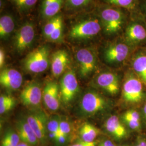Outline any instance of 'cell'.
Returning <instances> with one entry per match:
<instances>
[{
	"label": "cell",
	"mask_w": 146,
	"mask_h": 146,
	"mask_svg": "<svg viewBox=\"0 0 146 146\" xmlns=\"http://www.w3.org/2000/svg\"><path fill=\"white\" fill-rule=\"evenodd\" d=\"M49 64V49L46 46L37 47L31 51L27 55L23 63L27 71L33 73L45 71Z\"/></svg>",
	"instance_id": "cell-1"
},
{
	"label": "cell",
	"mask_w": 146,
	"mask_h": 146,
	"mask_svg": "<svg viewBox=\"0 0 146 146\" xmlns=\"http://www.w3.org/2000/svg\"><path fill=\"white\" fill-rule=\"evenodd\" d=\"M101 23L95 18L84 19L75 23L70 29V38L78 40H86L95 36L101 30Z\"/></svg>",
	"instance_id": "cell-2"
},
{
	"label": "cell",
	"mask_w": 146,
	"mask_h": 146,
	"mask_svg": "<svg viewBox=\"0 0 146 146\" xmlns=\"http://www.w3.org/2000/svg\"><path fill=\"white\" fill-rule=\"evenodd\" d=\"M101 24L104 31L108 35L117 33L122 29L125 22L122 11L111 8H106L100 13Z\"/></svg>",
	"instance_id": "cell-3"
},
{
	"label": "cell",
	"mask_w": 146,
	"mask_h": 146,
	"mask_svg": "<svg viewBox=\"0 0 146 146\" xmlns=\"http://www.w3.org/2000/svg\"><path fill=\"white\" fill-rule=\"evenodd\" d=\"M60 97L63 102L67 104L70 102L78 92V81L75 73L70 70L64 74L60 82Z\"/></svg>",
	"instance_id": "cell-4"
},
{
	"label": "cell",
	"mask_w": 146,
	"mask_h": 146,
	"mask_svg": "<svg viewBox=\"0 0 146 146\" xmlns=\"http://www.w3.org/2000/svg\"><path fill=\"white\" fill-rule=\"evenodd\" d=\"M122 97L127 102L137 103L141 101L143 97L141 81L133 76H129L123 86Z\"/></svg>",
	"instance_id": "cell-5"
},
{
	"label": "cell",
	"mask_w": 146,
	"mask_h": 146,
	"mask_svg": "<svg viewBox=\"0 0 146 146\" xmlns=\"http://www.w3.org/2000/svg\"><path fill=\"white\" fill-rule=\"evenodd\" d=\"M107 105L106 100L100 94L88 92L84 95L82 99L81 108L86 114H94L104 110Z\"/></svg>",
	"instance_id": "cell-6"
},
{
	"label": "cell",
	"mask_w": 146,
	"mask_h": 146,
	"mask_svg": "<svg viewBox=\"0 0 146 146\" xmlns=\"http://www.w3.org/2000/svg\"><path fill=\"white\" fill-rule=\"evenodd\" d=\"M35 34V28L32 23L27 22L22 25L16 32L14 37L16 49L20 52L28 48L34 40Z\"/></svg>",
	"instance_id": "cell-7"
},
{
	"label": "cell",
	"mask_w": 146,
	"mask_h": 146,
	"mask_svg": "<svg viewBox=\"0 0 146 146\" xmlns=\"http://www.w3.org/2000/svg\"><path fill=\"white\" fill-rule=\"evenodd\" d=\"M43 35L50 41L61 42L63 36V21L62 16H55L49 19L43 29Z\"/></svg>",
	"instance_id": "cell-8"
},
{
	"label": "cell",
	"mask_w": 146,
	"mask_h": 146,
	"mask_svg": "<svg viewBox=\"0 0 146 146\" xmlns=\"http://www.w3.org/2000/svg\"><path fill=\"white\" fill-rule=\"evenodd\" d=\"M76 57L81 76H88L96 67V59L94 53L88 49L83 48L77 52Z\"/></svg>",
	"instance_id": "cell-9"
},
{
	"label": "cell",
	"mask_w": 146,
	"mask_h": 146,
	"mask_svg": "<svg viewBox=\"0 0 146 146\" xmlns=\"http://www.w3.org/2000/svg\"><path fill=\"white\" fill-rule=\"evenodd\" d=\"M43 98V91L36 82H31L23 89L20 94L22 104L27 107H37Z\"/></svg>",
	"instance_id": "cell-10"
},
{
	"label": "cell",
	"mask_w": 146,
	"mask_h": 146,
	"mask_svg": "<svg viewBox=\"0 0 146 146\" xmlns=\"http://www.w3.org/2000/svg\"><path fill=\"white\" fill-rule=\"evenodd\" d=\"M59 87L56 82H48L43 90V100L49 110L56 111L60 106Z\"/></svg>",
	"instance_id": "cell-11"
},
{
	"label": "cell",
	"mask_w": 146,
	"mask_h": 146,
	"mask_svg": "<svg viewBox=\"0 0 146 146\" xmlns=\"http://www.w3.org/2000/svg\"><path fill=\"white\" fill-rule=\"evenodd\" d=\"M22 80L21 73L14 68H5L0 73L1 85L10 90H16L20 88Z\"/></svg>",
	"instance_id": "cell-12"
},
{
	"label": "cell",
	"mask_w": 146,
	"mask_h": 146,
	"mask_svg": "<svg viewBox=\"0 0 146 146\" xmlns=\"http://www.w3.org/2000/svg\"><path fill=\"white\" fill-rule=\"evenodd\" d=\"M129 52L128 46L122 43L110 45L104 52V58L110 63H120L125 61Z\"/></svg>",
	"instance_id": "cell-13"
},
{
	"label": "cell",
	"mask_w": 146,
	"mask_h": 146,
	"mask_svg": "<svg viewBox=\"0 0 146 146\" xmlns=\"http://www.w3.org/2000/svg\"><path fill=\"white\" fill-rule=\"evenodd\" d=\"M26 121L38 140L44 141L46 136L45 116L41 113H33L27 116Z\"/></svg>",
	"instance_id": "cell-14"
},
{
	"label": "cell",
	"mask_w": 146,
	"mask_h": 146,
	"mask_svg": "<svg viewBox=\"0 0 146 146\" xmlns=\"http://www.w3.org/2000/svg\"><path fill=\"white\" fill-rule=\"evenodd\" d=\"M96 82L101 88L110 94L115 95L119 91V79L114 73H101L96 78Z\"/></svg>",
	"instance_id": "cell-15"
},
{
	"label": "cell",
	"mask_w": 146,
	"mask_h": 146,
	"mask_svg": "<svg viewBox=\"0 0 146 146\" xmlns=\"http://www.w3.org/2000/svg\"><path fill=\"white\" fill-rule=\"evenodd\" d=\"M69 63V55L66 50L61 49L54 52L51 62L52 75L55 77L60 76L67 67Z\"/></svg>",
	"instance_id": "cell-16"
},
{
	"label": "cell",
	"mask_w": 146,
	"mask_h": 146,
	"mask_svg": "<svg viewBox=\"0 0 146 146\" xmlns=\"http://www.w3.org/2000/svg\"><path fill=\"white\" fill-rule=\"evenodd\" d=\"M127 40L131 43H137L146 39V29L139 23H132L125 31Z\"/></svg>",
	"instance_id": "cell-17"
},
{
	"label": "cell",
	"mask_w": 146,
	"mask_h": 146,
	"mask_svg": "<svg viewBox=\"0 0 146 146\" xmlns=\"http://www.w3.org/2000/svg\"><path fill=\"white\" fill-rule=\"evenodd\" d=\"M104 127L107 131L116 139H122L127 135L125 127L116 115L110 116L106 121Z\"/></svg>",
	"instance_id": "cell-18"
},
{
	"label": "cell",
	"mask_w": 146,
	"mask_h": 146,
	"mask_svg": "<svg viewBox=\"0 0 146 146\" xmlns=\"http://www.w3.org/2000/svg\"><path fill=\"white\" fill-rule=\"evenodd\" d=\"M17 127L18 131L17 134L22 142L31 146H36L38 144L39 140L27 121H20Z\"/></svg>",
	"instance_id": "cell-19"
},
{
	"label": "cell",
	"mask_w": 146,
	"mask_h": 146,
	"mask_svg": "<svg viewBox=\"0 0 146 146\" xmlns=\"http://www.w3.org/2000/svg\"><path fill=\"white\" fill-rule=\"evenodd\" d=\"M64 0H43L41 7V14L44 19H50L58 15Z\"/></svg>",
	"instance_id": "cell-20"
},
{
	"label": "cell",
	"mask_w": 146,
	"mask_h": 146,
	"mask_svg": "<svg viewBox=\"0 0 146 146\" xmlns=\"http://www.w3.org/2000/svg\"><path fill=\"white\" fill-rule=\"evenodd\" d=\"M15 27V21L12 16L6 14L0 18V37L5 39L11 35Z\"/></svg>",
	"instance_id": "cell-21"
},
{
	"label": "cell",
	"mask_w": 146,
	"mask_h": 146,
	"mask_svg": "<svg viewBox=\"0 0 146 146\" xmlns=\"http://www.w3.org/2000/svg\"><path fill=\"white\" fill-rule=\"evenodd\" d=\"M100 131L98 128L90 123H84L79 131V135L81 140L84 142H92L99 135Z\"/></svg>",
	"instance_id": "cell-22"
},
{
	"label": "cell",
	"mask_w": 146,
	"mask_h": 146,
	"mask_svg": "<svg viewBox=\"0 0 146 146\" xmlns=\"http://www.w3.org/2000/svg\"><path fill=\"white\" fill-rule=\"evenodd\" d=\"M133 66L136 73L146 84V55H137L133 60Z\"/></svg>",
	"instance_id": "cell-23"
},
{
	"label": "cell",
	"mask_w": 146,
	"mask_h": 146,
	"mask_svg": "<svg viewBox=\"0 0 146 146\" xmlns=\"http://www.w3.org/2000/svg\"><path fill=\"white\" fill-rule=\"evenodd\" d=\"M111 5L125 8L127 9H133L135 7L137 0H105Z\"/></svg>",
	"instance_id": "cell-24"
},
{
	"label": "cell",
	"mask_w": 146,
	"mask_h": 146,
	"mask_svg": "<svg viewBox=\"0 0 146 146\" xmlns=\"http://www.w3.org/2000/svg\"><path fill=\"white\" fill-rule=\"evenodd\" d=\"M20 11H25L31 9L36 3L37 0H12Z\"/></svg>",
	"instance_id": "cell-25"
},
{
	"label": "cell",
	"mask_w": 146,
	"mask_h": 146,
	"mask_svg": "<svg viewBox=\"0 0 146 146\" xmlns=\"http://www.w3.org/2000/svg\"><path fill=\"white\" fill-rule=\"evenodd\" d=\"M92 0H66L68 7L72 9H78L87 7Z\"/></svg>",
	"instance_id": "cell-26"
},
{
	"label": "cell",
	"mask_w": 146,
	"mask_h": 146,
	"mask_svg": "<svg viewBox=\"0 0 146 146\" xmlns=\"http://www.w3.org/2000/svg\"><path fill=\"white\" fill-rule=\"evenodd\" d=\"M60 120L58 117H52L48 122L47 127L49 133L57 134L60 132Z\"/></svg>",
	"instance_id": "cell-27"
},
{
	"label": "cell",
	"mask_w": 146,
	"mask_h": 146,
	"mask_svg": "<svg viewBox=\"0 0 146 146\" xmlns=\"http://www.w3.org/2000/svg\"><path fill=\"white\" fill-rule=\"evenodd\" d=\"M124 121L128 120L140 121V117L139 113L134 110H128L125 112L122 117Z\"/></svg>",
	"instance_id": "cell-28"
},
{
	"label": "cell",
	"mask_w": 146,
	"mask_h": 146,
	"mask_svg": "<svg viewBox=\"0 0 146 146\" xmlns=\"http://www.w3.org/2000/svg\"><path fill=\"white\" fill-rule=\"evenodd\" d=\"M5 136L9 141L11 146H17L19 144L20 138L18 134L13 131H10L7 133Z\"/></svg>",
	"instance_id": "cell-29"
},
{
	"label": "cell",
	"mask_w": 146,
	"mask_h": 146,
	"mask_svg": "<svg viewBox=\"0 0 146 146\" xmlns=\"http://www.w3.org/2000/svg\"><path fill=\"white\" fill-rule=\"evenodd\" d=\"M71 131V127L69 122L66 120H60V132L66 136H68Z\"/></svg>",
	"instance_id": "cell-30"
},
{
	"label": "cell",
	"mask_w": 146,
	"mask_h": 146,
	"mask_svg": "<svg viewBox=\"0 0 146 146\" xmlns=\"http://www.w3.org/2000/svg\"><path fill=\"white\" fill-rule=\"evenodd\" d=\"M15 104V99L11 101V102H7L5 104H0V113L1 114H4L5 112H7L11 110Z\"/></svg>",
	"instance_id": "cell-31"
},
{
	"label": "cell",
	"mask_w": 146,
	"mask_h": 146,
	"mask_svg": "<svg viewBox=\"0 0 146 146\" xmlns=\"http://www.w3.org/2000/svg\"><path fill=\"white\" fill-rule=\"evenodd\" d=\"M125 122L132 129H137L140 127V121L128 120L125 121Z\"/></svg>",
	"instance_id": "cell-32"
},
{
	"label": "cell",
	"mask_w": 146,
	"mask_h": 146,
	"mask_svg": "<svg viewBox=\"0 0 146 146\" xmlns=\"http://www.w3.org/2000/svg\"><path fill=\"white\" fill-rule=\"evenodd\" d=\"M96 144H97V142L96 141L88 142H84L81 140L70 146H96Z\"/></svg>",
	"instance_id": "cell-33"
},
{
	"label": "cell",
	"mask_w": 146,
	"mask_h": 146,
	"mask_svg": "<svg viewBox=\"0 0 146 146\" xmlns=\"http://www.w3.org/2000/svg\"><path fill=\"white\" fill-rule=\"evenodd\" d=\"M14 100H15V99L13 96L10 95H1L0 96V104H3L7 102H9Z\"/></svg>",
	"instance_id": "cell-34"
},
{
	"label": "cell",
	"mask_w": 146,
	"mask_h": 146,
	"mask_svg": "<svg viewBox=\"0 0 146 146\" xmlns=\"http://www.w3.org/2000/svg\"><path fill=\"white\" fill-rule=\"evenodd\" d=\"M5 61V54L3 49L1 48L0 49V67L2 68Z\"/></svg>",
	"instance_id": "cell-35"
},
{
	"label": "cell",
	"mask_w": 146,
	"mask_h": 146,
	"mask_svg": "<svg viewBox=\"0 0 146 146\" xmlns=\"http://www.w3.org/2000/svg\"><path fill=\"white\" fill-rule=\"evenodd\" d=\"M99 146H115V145L113 142L110 140H105L102 142Z\"/></svg>",
	"instance_id": "cell-36"
},
{
	"label": "cell",
	"mask_w": 146,
	"mask_h": 146,
	"mask_svg": "<svg viewBox=\"0 0 146 146\" xmlns=\"http://www.w3.org/2000/svg\"><path fill=\"white\" fill-rule=\"evenodd\" d=\"M2 146H11L9 141L7 139V138L5 136L2 141Z\"/></svg>",
	"instance_id": "cell-37"
},
{
	"label": "cell",
	"mask_w": 146,
	"mask_h": 146,
	"mask_svg": "<svg viewBox=\"0 0 146 146\" xmlns=\"http://www.w3.org/2000/svg\"><path fill=\"white\" fill-rule=\"evenodd\" d=\"M137 143L139 145V146H146V141L143 139H139Z\"/></svg>",
	"instance_id": "cell-38"
},
{
	"label": "cell",
	"mask_w": 146,
	"mask_h": 146,
	"mask_svg": "<svg viewBox=\"0 0 146 146\" xmlns=\"http://www.w3.org/2000/svg\"><path fill=\"white\" fill-rule=\"evenodd\" d=\"M17 146H31V145H29V144H28L27 143H25L24 142H20Z\"/></svg>",
	"instance_id": "cell-39"
},
{
	"label": "cell",
	"mask_w": 146,
	"mask_h": 146,
	"mask_svg": "<svg viewBox=\"0 0 146 146\" xmlns=\"http://www.w3.org/2000/svg\"><path fill=\"white\" fill-rule=\"evenodd\" d=\"M143 111H144V114H145V115L146 117V104L145 105L144 108H143Z\"/></svg>",
	"instance_id": "cell-40"
},
{
	"label": "cell",
	"mask_w": 146,
	"mask_h": 146,
	"mask_svg": "<svg viewBox=\"0 0 146 146\" xmlns=\"http://www.w3.org/2000/svg\"><path fill=\"white\" fill-rule=\"evenodd\" d=\"M135 146H139V145L138 144V143H137L136 145Z\"/></svg>",
	"instance_id": "cell-41"
},
{
	"label": "cell",
	"mask_w": 146,
	"mask_h": 146,
	"mask_svg": "<svg viewBox=\"0 0 146 146\" xmlns=\"http://www.w3.org/2000/svg\"></svg>",
	"instance_id": "cell-42"
},
{
	"label": "cell",
	"mask_w": 146,
	"mask_h": 146,
	"mask_svg": "<svg viewBox=\"0 0 146 146\" xmlns=\"http://www.w3.org/2000/svg\"></svg>",
	"instance_id": "cell-43"
}]
</instances>
